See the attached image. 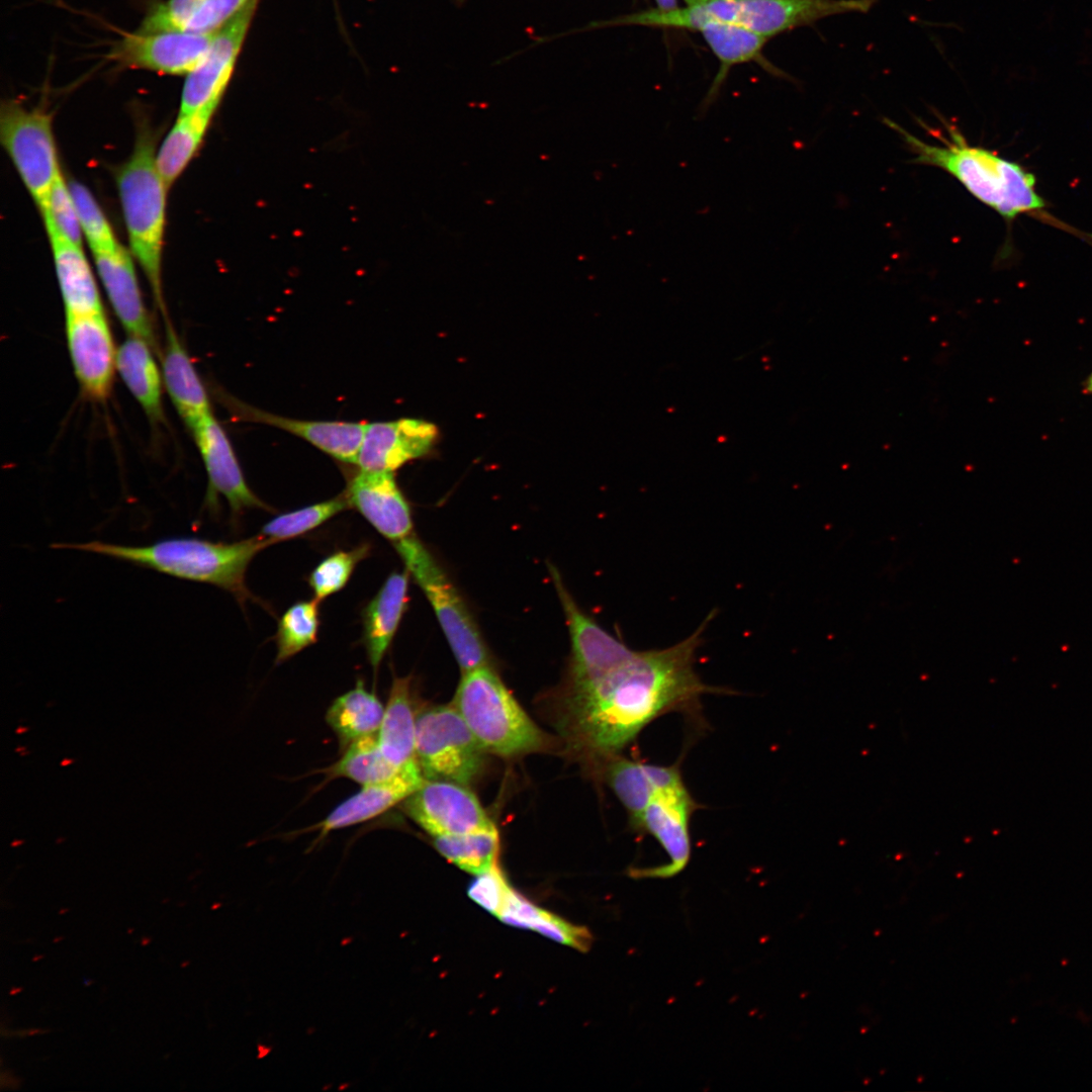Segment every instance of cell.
Masks as SVG:
<instances>
[{
    "instance_id": "26",
    "label": "cell",
    "mask_w": 1092,
    "mask_h": 1092,
    "mask_svg": "<svg viewBox=\"0 0 1092 1092\" xmlns=\"http://www.w3.org/2000/svg\"><path fill=\"white\" fill-rule=\"evenodd\" d=\"M416 717L411 677H394L377 736L384 757L397 768L417 759Z\"/></svg>"
},
{
    "instance_id": "28",
    "label": "cell",
    "mask_w": 1092,
    "mask_h": 1092,
    "mask_svg": "<svg viewBox=\"0 0 1092 1092\" xmlns=\"http://www.w3.org/2000/svg\"><path fill=\"white\" fill-rule=\"evenodd\" d=\"M384 708L359 680L354 689L332 703L326 721L338 736L341 746L346 748L355 740L378 732Z\"/></svg>"
},
{
    "instance_id": "41",
    "label": "cell",
    "mask_w": 1092,
    "mask_h": 1092,
    "mask_svg": "<svg viewBox=\"0 0 1092 1092\" xmlns=\"http://www.w3.org/2000/svg\"><path fill=\"white\" fill-rule=\"evenodd\" d=\"M1081 388L1084 394L1092 395V371L1083 380Z\"/></svg>"
},
{
    "instance_id": "34",
    "label": "cell",
    "mask_w": 1092,
    "mask_h": 1092,
    "mask_svg": "<svg viewBox=\"0 0 1092 1092\" xmlns=\"http://www.w3.org/2000/svg\"><path fill=\"white\" fill-rule=\"evenodd\" d=\"M351 508L345 491L334 498L279 515L265 524L261 535L271 544L301 536Z\"/></svg>"
},
{
    "instance_id": "15",
    "label": "cell",
    "mask_w": 1092,
    "mask_h": 1092,
    "mask_svg": "<svg viewBox=\"0 0 1092 1092\" xmlns=\"http://www.w3.org/2000/svg\"><path fill=\"white\" fill-rule=\"evenodd\" d=\"M189 430L202 457L208 477L205 504L210 511L222 495L230 505L233 516L249 508L268 510L248 486L232 444L221 426L210 413Z\"/></svg>"
},
{
    "instance_id": "6",
    "label": "cell",
    "mask_w": 1092,
    "mask_h": 1092,
    "mask_svg": "<svg viewBox=\"0 0 1092 1092\" xmlns=\"http://www.w3.org/2000/svg\"><path fill=\"white\" fill-rule=\"evenodd\" d=\"M453 706L485 752L512 757L545 745L542 731L490 665L462 673Z\"/></svg>"
},
{
    "instance_id": "2",
    "label": "cell",
    "mask_w": 1092,
    "mask_h": 1092,
    "mask_svg": "<svg viewBox=\"0 0 1092 1092\" xmlns=\"http://www.w3.org/2000/svg\"><path fill=\"white\" fill-rule=\"evenodd\" d=\"M897 131L918 164L937 167L954 177L974 197L1012 220L1024 213H1037L1045 201L1036 191V179L1020 164L996 153L970 145L952 124H945V134L938 133V144L926 143L892 120Z\"/></svg>"
},
{
    "instance_id": "3",
    "label": "cell",
    "mask_w": 1092,
    "mask_h": 1092,
    "mask_svg": "<svg viewBox=\"0 0 1092 1092\" xmlns=\"http://www.w3.org/2000/svg\"><path fill=\"white\" fill-rule=\"evenodd\" d=\"M270 544L260 534L233 543L173 537L145 546L90 541L56 543L52 547L104 555L177 578L213 584L231 593L243 605L251 598L245 582L248 565Z\"/></svg>"
},
{
    "instance_id": "42",
    "label": "cell",
    "mask_w": 1092,
    "mask_h": 1092,
    "mask_svg": "<svg viewBox=\"0 0 1092 1092\" xmlns=\"http://www.w3.org/2000/svg\"><path fill=\"white\" fill-rule=\"evenodd\" d=\"M657 8L659 9H672L676 7V0H655Z\"/></svg>"
},
{
    "instance_id": "16",
    "label": "cell",
    "mask_w": 1092,
    "mask_h": 1092,
    "mask_svg": "<svg viewBox=\"0 0 1092 1092\" xmlns=\"http://www.w3.org/2000/svg\"><path fill=\"white\" fill-rule=\"evenodd\" d=\"M437 436L434 424L418 419L366 424L356 464L361 470L393 472L427 454Z\"/></svg>"
},
{
    "instance_id": "14",
    "label": "cell",
    "mask_w": 1092,
    "mask_h": 1092,
    "mask_svg": "<svg viewBox=\"0 0 1092 1092\" xmlns=\"http://www.w3.org/2000/svg\"><path fill=\"white\" fill-rule=\"evenodd\" d=\"M67 345L82 391L93 400L110 393L116 352L104 312L66 314Z\"/></svg>"
},
{
    "instance_id": "37",
    "label": "cell",
    "mask_w": 1092,
    "mask_h": 1092,
    "mask_svg": "<svg viewBox=\"0 0 1092 1092\" xmlns=\"http://www.w3.org/2000/svg\"><path fill=\"white\" fill-rule=\"evenodd\" d=\"M44 228L52 226L71 243L82 247L83 234L76 206L62 171L58 174L46 207L40 211Z\"/></svg>"
},
{
    "instance_id": "39",
    "label": "cell",
    "mask_w": 1092,
    "mask_h": 1092,
    "mask_svg": "<svg viewBox=\"0 0 1092 1092\" xmlns=\"http://www.w3.org/2000/svg\"><path fill=\"white\" fill-rule=\"evenodd\" d=\"M511 888L497 862L488 871L477 875L468 888V895L479 906L497 917Z\"/></svg>"
},
{
    "instance_id": "7",
    "label": "cell",
    "mask_w": 1092,
    "mask_h": 1092,
    "mask_svg": "<svg viewBox=\"0 0 1092 1092\" xmlns=\"http://www.w3.org/2000/svg\"><path fill=\"white\" fill-rule=\"evenodd\" d=\"M394 547L431 604L462 673L490 665L466 605L428 549L413 535L395 542Z\"/></svg>"
},
{
    "instance_id": "25",
    "label": "cell",
    "mask_w": 1092,
    "mask_h": 1092,
    "mask_svg": "<svg viewBox=\"0 0 1092 1092\" xmlns=\"http://www.w3.org/2000/svg\"><path fill=\"white\" fill-rule=\"evenodd\" d=\"M699 31L720 61L719 71L701 104L702 113L714 102L729 70L734 65L755 61L768 72L784 76L783 72L767 65L761 55L766 37L741 26L720 22H709Z\"/></svg>"
},
{
    "instance_id": "23",
    "label": "cell",
    "mask_w": 1092,
    "mask_h": 1092,
    "mask_svg": "<svg viewBox=\"0 0 1092 1092\" xmlns=\"http://www.w3.org/2000/svg\"><path fill=\"white\" fill-rule=\"evenodd\" d=\"M66 314L104 312L96 280L79 247L46 226Z\"/></svg>"
},
{
    "instance_id": "27",
    "label": "cell",
    "mask_w": 1092,
    "mask_h": 1092,
    "mask_svg": "<svg viewBox=\"0 0 1092 1092\" xmlns=\"http://www.w3.org/2000/svg\"><path fill=\"white\" fill-rule=\"evenodd\" d=\"M152 349L144 339L128 335L116 351V369L147 416L159 422L163 418V377Z\"/></svg>"
},
{
    "instance_id": "36",
    "label": "cell",
    "mask_w": 1092,
    "mask_h": 1092,
    "mask_svg": "<svg viewBox=\"0 0 1092 1092\" xmlns=\"http://www.w3.org/2000/svg\"><path fill=\"white\" fill-rule=\"evenodd\" d=\"M370 545L363 543L351 550L337 551L325 558L309 574L308 584L314 598L321 602L341 590L350 579L356 565L370 552Z\"/></svg>"
},
{
    "instance_id": "40",
    "label": "cell",
    "mask_w": 1092,
    "mask_h": 1092,
    "mask_svg": "<svg viewBox=\"0 0 1092 1092\" xmlns=\"http://www.w3.org/2000/svg\"><path fill=\"white\" fill-rule=\"evenodd\" d=\"M251 0H205L185 31L213 33L237 15Z\"/></svg>"
},
{
    "instance_id": "33",
    "label": "cell",
    "mask_w": 1092,
    "mask_h": 1092,
    "mask_svg": "<svg viewBox=\"0 0 1092 1092\" xmlns=\"http://www.w3.org/2000/svg\"><path fill=\"white\" fill-rule=\"evenodd\" d=\"M318 601H301L282 615L276 633V663H281L305 647L313 644L317 638L320 626Z\"/></svg>"
},
{
    "instance_id": "11",
    "label": "cell",
    "mask_w": 1092,
    "mask_h": 1092,
    "mask_svg": "<svg viewBox=\"0 0 1092 1092\" xmlns=\"http://www.w3.org/2000/svg\"><path fill=\"white\" fill-rule=\"evenodd\" d=\"M701 807L685 784L656 795L630 828L639 835L653 836L666 852L669 862L633 868L630 876L635 879H667L679 874L691 857L690 821Z\"/></svg>"
},
{
    "instance_id": "43",
    "label": "cell",
    "mask_w": 1092,
    "mask_h": 1092,
    "mask_svg": "<svg viewBox=\"0 0 1092 1092\" xmlns=\"http://www.w3.org/2000/svg\"><path fill=\"white\" fill-rule=\"evenodd\" d=\"M21 990H22L21 988H13V989H12V990L10 991V995H14V994H17V993H19V992H20Z\"/></svg>"
},
{
    "instance_id": "38",
    "label": "cell",
    "mask_w": 1092,
    "mask_h": 1092,
    "mask_svg": "<svg viewBox=\"0 0 1092 1092\" xmlns=\"http://www.w3.org/2000/svg\"><path fill=\"white\" fill-rule=\"evenodd\" d=\"M205 0H166L154 5L136 31H185L193 15Z\"/></svg>"
},
{
    "instance_id": "30",
    "label": "cell",
    "mask_w": 1092,
    "mask_h": 1092,
    "mask_svg": "<svg viewBox=\"0 0 1092 1092\" xmlns=\"http://www.w3.org/2000/svg\"><path fill=\"white\" fill-rule=\"evenodd\" d=\"M214 111L202 109L178 117L156 153L157 168L170 188L199 149Z\"/></svg>"
},
{
    "instance_id": "19",
    "label": "cell",
    "mask_w": 1092,
    "mask_h": 1092,
    "mask_svg": "<svg viewBox=\"0 0 1092 1092\" xmlns=\"http://www.w3.org/2000/svg\"><path fill=\"white\" fill-rule=\"evenodd\" d=\"M229 404L241 420L279 428L302 438L335 459L356 464L365 423L295 420L262 411L235 398Z\"/></svg>"
},
{
    "instance_id": "22",
    "label": "cell",
    "mask_w": 1092,
    "mask_h": 1092,
    "mask_svg": "<svg viewBox=\"0 0 1092 1092\" xmlns=\"http://www.w3.org/2000/svg\"><path fill=\"white\" fill-rule=\"evenodd\" d=\"M165 320V348L162 354V377L178 414L190 428L211 413L206 390L168 316Z\"/></svg>"
},
{
    "instance_id": "4",
    "label": "cell",
    "mask_w": 1092,
    "mask_h": 1092,
    "mask_svg": "<svg viewBox=\"0 0 1092 1092\" xmlns=\"http://www.w3.org/2000/svg\"><path fill=\"white\" fill-rule=\"evenodd\" d=\"M686 6L620 16V25L699 30L709 22L747 28L770 38L787 30L844 13H867L877 0H684Z\"/></svg>"
},
{
    "instance_id": "5",
    "label": "cell",
    "mask_w": 1092,
    "mask_h": 1092,
    "mask_svg": "<svg viewBox=\"0 0 1092 1092\" xmlns=\"http://www.w3.org/2000/svg\"><path fill=\"white\" fill-rule=\"evenodd\" d=\"M157 142L155 129L147 125L141 127L129 158L115 172V182L129 251L139 262L155 302L166 317L162 258L169 187L157 168Z\"/></svg>"
},
{
    "instance_id": "1",
    "label": "cell",
    "mask_w": 1092,
    "mask_h": 1092,
    "mask_svg": "<svg viewBox=\"0 0 1092 1092\" xmlns=\"http://www.w3.org/2000/svg\"><path fill=\"white\" fill-rule=\"evenodd\" d=\"M713 617L671 646L634 650L627 645L601 665L570 668L559 729L574 750L600 771L661 716L679 713L703 726L702 697L735 694L707 685L695 669L702 635Z\"/></svg>"
},
{
    "instance_id": "8",
    "label": "cell",
    "mask_w": 1092,
    "mask_h": 1092,
    "mask_svg": "<svg viewBox=\"0 0 1092 1092\" xmlns=\"http://www.w3.org/2000/svg\"><path fill=\"white\" fill-rule=\"evenodd\" d=\"M0 140L40 212L61 172L52 114L7 99L0 109Z\"/></svg>"
},
{
    "instance_id": "21",
    "label": "cell",
    "mask_w": 1092,
    "mask_h": 1092,
    "mask_svg": "<svg viewBox=\"0 0 1092 1092\" xmlns=\"http://www.w3.org/2000/svg\"><path fill=\"white\" fill-rule=\"evenodd\" d=\"M426 781L417 759L402 766L393 777L362 789L338 805L322 822L312 826L321 836L368 821L403 802Z\"/></svg>"
},
{
    "instance_id": "18",
    "label": "cell",
    "mask_w": 1092,
    "mask_h": 1092,
    "mask_svg": "<svg viewBox=\"0 0 1092 1092\" xmlns=\"http://www.w3.org/2000/svg\"><path fill=\"white\" fill-rule=\"evenodd\" d=\"M600 775L625 808L630 827L656 795L685 784L679 761L660 765L618 755L603 765Z\"/></svg>"
},
{
    "instance_id": "10",
    "label": "cell",
    "mask_w": 1092,
    "mask_h": 1092,
    "mask_svg": "<svg viewBox=\"0 0 1092 1092\" xmlns=\"http://www.w3.org/2000/svg\"><path fill=\"white\" fill-rule=\"evenodd\" d=\"M259 0H251L219 28L198 65L185 76L178 114L215 111L233 76Z\"/></svg>"
},
{
    "instance_id": "32",
    "label": "cell",
    "mask_w": 1092,
    "mask_h": 1092,
    "mask_svg": "<svg viewBox=\"0 0 1092 1092\" xmlns=\"http://www.w3.org/2000/svg\"><path fill=\"white\" fill-rule=\"evenodd\" d=\"M399 769L384 757L375 733L348 745L341 758L327 771L331 778H346L367 786L385 781Z\"/></svg>"
},
{
    "instance_id": "44",
    "label": "cell",
    "mask_w": 1092,
    "mask_h": 1092,
    "mask_svg": "<svg viewBox=\"0 0 1092 1092\" xmlns=\"http://www.w3.org/2000/svg\"><path fill=\"white\" fill-rule=\"evenodd\" d=\"M149 941H150V938H147V939L144 938L142 943H143V945H147L149 943Z\"/></svg>"
},
{
    "instance_id": "20",
    "label": "cell",
    "mask_w": 1092,
    "mask_h": 1092,
    "mask_svg": "<svg viewBox=\"0 0 1092 1092\" xmlns=\"http://www.w3.org/2000/svg\"><path fill=\"white\" fill-rule=\"evenodd\" d=\"M131 255L130 251L119 245L113 251L95 253L93 258L100 281L122 327L128 335L144 339L156 349Z\"/></svg>"
},
{
    "instance_id": "24",
    "label": "cell",
    "mask_w": 1092,
    "mask_h": 1092,
    "mask_svg": "<svg viewBox=\"0 0 1092 1092\" xmlns=\"http://www.w3.org/2000/svg\"><path fill=\"white\" fill-rule=\"evenodd\" d=\"M408 571L393 572L363 610V643L377 670L407 606Z\"/></svg>"
},
{
    "instance_id": "31",
    "label": "cell",
    "mask_w": 1092,
    "mask_h": 1092,
    "mask_svg": "<svg viewBox=\"0 0 1092 1092\" xmlns=\"http://www.w3.org/2000/svg\"><path fill=\"white\" fill-rule=\"evenodd\" d=\"M436 849L461 870L479 875L495 863L500 849L496 828L459 835L435 836Z\"/></svg>"
},
{
    "instance_id": "13",
    "label": "cell",
    "mask_w": 1092,
    "mask_h": 1092,
    "mask_svg": "<svg viewBox=\"0 0 1092 1092\" xmlns=\"http://www.w3.org/2000/svg\"><path fill=\"white\" fill-rule=\"evenodd\" d=\"M215 32L135 31L115 43L109 59L121 68L186 76L201 61Z\"/></svg>"
},
{
    "instance_id": "35",
    "label": "cell",
    "mask_w": 1092,
    "mask_h": 1092,
    "mask_svg": "<svg viewBox=\"0 0 1092 1092\" xmlns=\"http://www.w3.org/2000/svg\"><path fill=\"white\" fill-rule=\"evenodd\" d=\"M68 184L76 206L83 237L86 239L92 254L115 250L120 244L117 242L106 215L93 194L80 182L70 180Z\"/></svg>"
},
{
    "instance_id": "9",
    "label": "cell",
    "mask_w": 1092,
    "mask_h": 1092,
    "mask_svg": "<svg viewBox=\"0 0 1092 1092\" xmlns=\"http://www.w3.org/2000/svg\"><path fill=\"white\" fill-rule=\"evenodd\" d=\"M484 753L453 705L417 714L416 757L426 779L467 786L480 772Z\"/></svg>"
},
{
    "instance_id": "12",
    "label": "cell",
    "mask_w": 1092,
    "mask_h": 1092,
    "mask_svg": "<svg viewBox=\"0 0 1092 1092\" xmlns=\"http://www.w3.org/2000/svg\"><path fill=\"white\" fill-rule=\"evenodd\" d=\"M403 811L433 837L495 828L466 786L428 780L402 802Z\"/></svg>"
},
{
    "instance_id": "17",
    "label": "cell",
    "mask_w": 1092,
    "mask_h": 1092,
    "mask_svg": "<svg viewBox=\"0 0 1092 1092\" xmlns=\"http://www.w3.org/2000/svg\"><path fill=\"white\" fill-rule=\"evenodd\" d=\"M345 493L350 507L386 539L395 543L412 535L411 510L392 472L360 469Z\"/></svg>"
},
{
    "instance_id": "29",
    "label": "cell",
    "mask_w": 1092,
    "mask_h": 1092,
    "mask_svg": "<svg viewBox=\"0 0 1092 1092\" xmlns=\"http://www.w3.org/2000/svg\"><path fill=\"white\" fill-rule=\"evenodd\" d=\"M497 917L505 923L535 930L581 951H586L592 944L593 938L586 928L573 925L536 906L513 888Z\"/></svg>"
}]
</instances>
